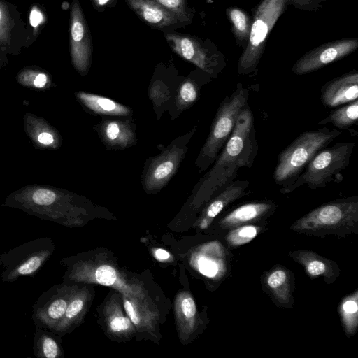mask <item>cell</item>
<instances>
[{"instance_id": "cell-18", "label": "cell", "mask_w": 358, "mask_h": 358, "mask_svg": "<svg viewBox=\"0 0 358 358\" xmlns=\"http://www.w3.org/2000/svg\"><path fill=\"white\" fill-rule=\"evenodd\" d=\"M273 208L270 201H255L240 206L223 220V224L232 226L246 222L268 213Z\"/></svg>"}, {"instance_id": "cell-2", "label": "cell", "mask_w": 358, "mask_h": 358, "mask_svg": "<svg viewBox=\"0 0 358 358\" xmlns=\"http://www.w3.org/2000/svg\"><path fill=\"white\" fill-rule=\"evenodd\" d=\"M1 206L19 209L42 220L71 224L76 196L50 185L30 184L10 193Z\"/></svg>"}, {"instance_id": "cell-27", "label": "cell", "mask_w": 358, "mask_h": 358, "mask_svg": "<svg viewBox=\"0 0 358 358\" xmlns=\"http://www.w3.org/2000/svg\"><path fill=\"white\" fill-rule=\"evenodd\" d=\"M287 274L283 270H276L273 272L267 279L269 287L276 289L280 287L286 280Z\"/></svg>"}, {"instance_id": "cell-28", "label": "cell", "mask_w": 358, "mask_h": 358, "mask_svg": "<svg viewBox=\"0 0 358 358\" xmlns=\"http://www.w3.org/2000/svg\"><path fill=\"white\" fill-rule=\"evenodd\" d=\"M130 320L123 316H116L110 322V329L115 332H120L128 329L130 327Z\"/></svg>"}, {"instance_id": "cell-12", "label": "cell", "mask_w": 358, "mask_h": 358, "mask_svg": "<svg viewBox=\"0 0 358 358\" xmlns=\"http://www.w3.org/2000/svg\"><path fill=\"white\" fill-rule=\"evenodd\" d=\"M126 2L142 20L155 29H170L184 24L176 14L154 0H126Z\"/></svg>"}, {"instance_id": "cell-6", "label": "cell", "mask_w": 358, "mask_h": 358, "mask_svg": "<svg viewBox=\"0 0 358 358\" xmlns=\"http://www.w3.org/2000/svg\"><path fill=\"white\" fill-rule=\"evenodd\" d=\"M55 248L52 239L41 237L1 254V280L13 282L22 276L34 277L50 257Z\"/></svg>"}, {"instance_id": "cell-11", "label": "cell", "mask_w": 358, "mask_h": 358, "mask_svg": "<svg viewBox=\"0 0 358 358\" xmlns=\"http://www.w3.org/2000/svg\"><path fill=\"white\" fill-rule=\"evenodd\" d=\"M320 99L327 108H335L358 99V75L351 73L336 78L320 90Z\"/></svg>"}, {"instance_id": "cell-9", "label": "cell", "mask_w": 358, "mask_h": 358, "mask_svg": "<svg viewBox=\"0 0 358 358\" xmlns=\"http://www.w3.org/2000/svg\"><path fill=\"white\" fill-rule=\"evenodd\" d=\"M71 291L65 285H55L42 292L32 307L34 324L52 331L65 313Z\"/></svg>"}, {"instance_id": "cell-3", "label": "cell", "mask_w": 358, "mask_h": 358, "mask_svg": "<svg viewBox=\"0 0 358 358\" xmlns=\"http://www.w3.org/2000/svg\"><path fill=\"white\" fill-rule=\"evenodd\" d=\"M341 134L340 131L329 127L301 134L279 153L273 171L274 182L282 185V188L292 185L314 156Z\"/></svg>"}, {"instance_id": "cell-32", "label": "cell", "mask_w": 358, "mask_h": 358, "mask_svg": "<svg viewBox=\"0 0 358 358\" xmlns=\"http://www.w3.org/2000/svg\"><path fill=\"white\" fill-rule=\"evenodd\" d=\"M124 309L130 319V320L135 324H138L140 322V317L136 313L134 305L128 300L124 302Z\"/></svg>"}, {"instance_id": "cell-22", "label": "cell", "mask_w": 358, "mask_h": 358, "mask_svg": "<svg viewBox=\"0 0 358 358\" xmlns=\"http://www.w3.org/2000/svg\"><path fill=\"white\" fill-rule=\"evenodd\" d=\"M258 232V228L253 225H246L230 232L227 240L233 245L245 244L252 240Z\"/></svg>"}, {"instance_id": "cell-33", "label": "cell", "mask_w": 358, "mask_h": 358, "mask_svg": "<svg viewBox=\"0 0 358 358\" xmlns=\"http://www.w3.org/2000/svg\"><path fill=\"white\" fill-rule=\"evenodd\" d=\"M29 20L31 25L34 27H37L43 22V14L37 7L34 6L32 8Z\"/></svg>"}, {"instance_id": "cell-26", "label": "cell", "mask_w": 358, "mask_h": 358, "mask_svg": "<svg viewBox=\"0 0 358 358\" xmlns=\"http://www.w3.org/2000/svg\"><path fill=\"white\" fill-rule=\"evenodd\" d=\"M95 278L101 285L110 286L113 285L117 279L116 271L108 265H102L97 268Z\"/></svg>"}, {"instance_id": "cell-17", "label": "cell", "mask_w": 358, "mask_h": 358, "mask_svg": "<svg viewBox=\"0 0 358 358\" xmlns=\"http://www.w3.org/2000/svg\"><path fill=\"white\" fill-rule=\"evenodd\" d=\"M57 334L51 330L36 326L34 333V354L38 358H57L62 355V349Z\"/></svg>"}, {"instance_id": "cell-4", "label": "cell", "mask_w": 358, "mask_h": 358, "mask_svg": "<svg viewBox=\"0 0 358 358\" xmlns=\"http://www.w3.org/2000/svg\"><path fill=\"white\" fill-rule=\"evenodd\" d=\"M248 97L249 90L239 83L220 103L210 133L196 162L200 172L206 171L215 161L231 135L238 115L248 103Z\"/></svg>"}, {"instance_id": "cell-7", "label": "cell", "mask_w": 358, "mask_h": 358, "mask_svg": "<svg viewBox=\"0 0 358 358\" xmlns=\"http://www.w3.org/2000/svg\"><path fill=\"white\" fill-rule=\"evenodd\" d=\"M196 128L184 136L176 139L159 155L150 162L144 174L143 183L148 192L162 189L176 173L187 150V143Z\"/></svg>"}, {"instance_id": "cell-19", "label": "cell", "mask_w": 358, "mask_h": 358, "mask_svg": "<svg viewBox=\"0 0 358 358\" xmlns=\"http://www.w3.org/2000/svg\"><path fill=\"white\" fill-rule=\"evenodd\" d=\"M358 99L346 103L345 106L331 110L327 117L317 123L318 125L332 124L334 127L348 130L352 133L351 127L358 122Z\"/></svg>"}, {"instance_id": "cell-25", "label": "cell", "mask_w": 358, "mask_h": 358, "mask_svg": "<svg viewBox=\"0 0 358 358\" xmlns=\"http://www.w3.org/2000/svg\"><path fill=\"white\" fill-rule=\"evenodd\" d=\"M268 31V24L262 19H257L251 29L250 38L251 45L257 47L264 41Z\"/></svg>"}, {"instance_id": "cell-31", "label": "cell", "mask_w": 358, "mask_h": 358, "mask_svg": "<svg viewBox=\"0 0 358 358\" xmlns=\"http://www.w3.org/2000/svg\"><path fill=\"white\" fill-rule=\"evenodd\" d=\"M326 270L325 264L320 261L314 260L310 262L307 265V271L310 275L317 276L322 274Z\"/></svg>"}, {"instance_id": "cell-30", "label": "cell", "mask_w": 358, "mask_h": 358, "mask_svg": "<svg viewBox=\"0 0 358 358\" xmlns=\"http://www.w3.org/2000/svg\"><path fill=\"white\" fill-rule=\"evenodd\" d=\"M231 19L240 31H243L246 28V18L245 15L239 10L235 9L231 12Z\"/></svg>"}, {"instance_id": "cell-20", "label": "cell", "mask_w": 358, "mask_h": 358, "mask_svg": "<svg viewBox=\"0 0 358 358\" xmlns=\"http://www.w3.org/2000/svg\"><path fill=\"white\" fill-rule=\"evenodd\" d=\"M16 80L21 86L36 90H47L53 85L51 76L36 66L21 69L16 75Z\"/></svg>"}, {"instance_id": "cell-34", "label": "cell", "mask_w": 358, "mask_h": 358, "mask_svg": "<svg viewBox=\"0 0 358 358\" xmlns=\"http://www.w3.org/2000/svg\"><path fill=\"white\" fill-rule=\"evenodd\" d=\"M343 308L346 313H353L357 311L358 308L355 301L350 300L343 303Z\"/></svg>"}, {"instance_id": "cell-16", "label": "cell", "mask_w": 358, "mask_h": 358, "mask_svg": "<svg viewBox=\"0 0 358 358\" xmlns=\"http://www.w3.org/2000/svg\"><path fill=\"white\" fill-rule=\"evenodd\" d=\"M100 131L104 142L111 146L124 148L131 145L135 140L131 127L120 120H110L104 122Z\"/></svg>"}, {"instance_id": "cell-29", "label": "cell", "mask_w": 358, "mask_h": 358, "mask_svg": "<svg viewBox=\"0 0 358 358\" xmlns=\"http://www.w3.org/2000/svg\"><path fill=\"white\" fill-rule=\"evenodd\" d=\"M181 309L186 317H193L196 314V310L194 301L189 296L185 297L181 302Z\"/></svg>"}, {"instance_id": "cell-10", "label": "cell", "mask_w": 358, "mask_h": 358, "mask_svg": "<svg viewBox=\"0 0 358 358\" xmlns=\"http://www.w3.org/2000/svg\"><path fill=\"white\" fill-rule=\"evenodd\" d=\"M24 131L36 149L56 150L62 144L58 130L45 118L27 113L23 117Z\"/></svg>"}, {"instance_id": "cell-1", "label": "cell", "mask_w": 358, "mask_h": 358, "mask_svg": "<svg viewBox=\"0 0 358 358\" xmlns=\"http://www.w3.org/2000/svg\"><path fill=\"white\" fill-rule=\"evenodd\" d=\"M258 153L254 116L247 103L238 115L229 138L201 183V191L212 194L234 180L240 168H250Z\"/></svg>"}, {"instance_id": "cell-21", "label": "cell", "mask_w": 358, "mask_h": 358, "mask_svg": "<svg viewBox=\"0 0 358 358\" xmlns=\"http://www.w3.org/2000/svg\"><path fill=\"white\" fill-rule=\"evenodd\" d=\"M199 95L197 84L192 80L184 81L178 90L177 103L180 108H184L194 103Z\"/></svg>"}, {"instance_id": "cell-35", "label": "cell", "mask_w": 358, "mask_h": 358, "mask_svg": "<svg viewBox=\"0 0 358 358\" xmlns=\"http://www.w3.org/2000/svg\"><path fill=\"white\" fill-rule=\"evenodd\" d=\"M155 255L157 259L165 260L169 258V253L163 250V249H157L155 252Z\"/></svg>"}, {"instance_id": "cell-14", "label": "cell", "mask_w": 358, "mask_h": 358, "mask_svg": "<svg viewBox=\"0 0 358 358\" xmlns=\"http://www.w3.org/2000/svg\"><path fill=\"white\" fill-rule=\"evenodd\" d=\"M165 38L171 49L180 57L208 73H214V65L193 37L178 33H166Z\"/></svg>"}, {"instance_id": "cell-13", "label": "cell", "mask_w": 358, "mask_h": 358, "mask_svg": "<svg viewBox=\"0 0 358 358\" xmlns=\"http://www.w3.org/2000/svg\"><path fill=\"white\" fill-rule=\"evenodd\" d=\"M357 201L354 197L324 204L307 215L304 223L314 226H331L349 219L357 212Z\"/></svg>"}, {"instance_id": "cell-23", "label": "cell", "mask_w": 358, "mask_h": 358, "mask_svg": "<svg viewBox=\"0 0 358 358\" xmlns=\"http://www.w3.org/2000/svg\"><path fill=\"white\" fill-rule=\"evenodd\" d=\"M11 18L7 6L0 1V46H6L10 41Z\"/></svg>"}, {"instance_id": "cell-24", "label": "cell", "mask_w": 358, "mask_h": 358, "mask_svg": "<svg viewBox=\"0 0 358 358\" xmlns=\"http://www.w3.org/2000/svg\"><path fill=\"white\" fill-rule=\"evenodd\" d=\"M161 6L176 14L185 24L189 21L187 0H154Z\"/></svg>"}, {"instance_id": "cell-5", "label": "cell", "mask_w": 358, "mask_h": 358, "mask_svg": "<svg viewBox=\"0 0 358 358\" xmlns=\"http://www.w3.org/2000/svg\"><path fill=\"white\" fill-rule=\"evenodd\" d=\"M355 148L351 141L339 142L319 151L306 165L296 180L282 188V193H289L301 185L310 189L324 187L330 182L339 183L343 180L342 172L350 163Z\"/></svg>"}, {"instance_id": "cell-15", "label": "cell", "mask_w": 358, "mask_h": 358, "mask_svg": "<svg viewBox=\"0 0 358 358\" xmlns=\"http://www.w3.org/2000/svg\"><path fill=\"white\" fill-rule=\"evenodd\" d=\"M75 95L82 104L96 114L127 116L131 113L128 107L104 96L85 92H77Z\"/></svg>"}, {"instance_id": "cell-8", "label": "cell", "mask_w": 358, "mask_h": 358, "mask_svg": "<svg viewBox=\"0 0 358 358\" xmlns=\"http://www.w3.org/2000/svg\"><path fill=\"white\" fill-rule=\"evenodd\" d=\"M70 52L73 67L80 74H86L91 63L92 45L89 28L78 0H73L71 4Z\"/></svg>"}, {"instance_id": "cell-37", "label": "cell", "mask_w": 358, "mask_h": 358, "mask_svg": "<svg viewBox=\"0 0 358 358\" xmlns=\"http://www.w3.org/2000/svg\"><path fill=\"white\" fill-rule=\"evenodd\" d=\"M1 68V60H0V69Z\"/></svg>"}, {"instance_id": "cell-36", "label": "cell", "mask_w": 358, "mask_h": 358, "mask_svg": "<svg viewBox=\"0 0 358 358\" xmlns=\"http://www.w3.org/2000/svg\"><path fill=\"white\" fill-rule=\"evenodd\" d=\"M111 0H92L94 5L98 8L103 7L110 1Z\"/></svg>"}]
</instances>
